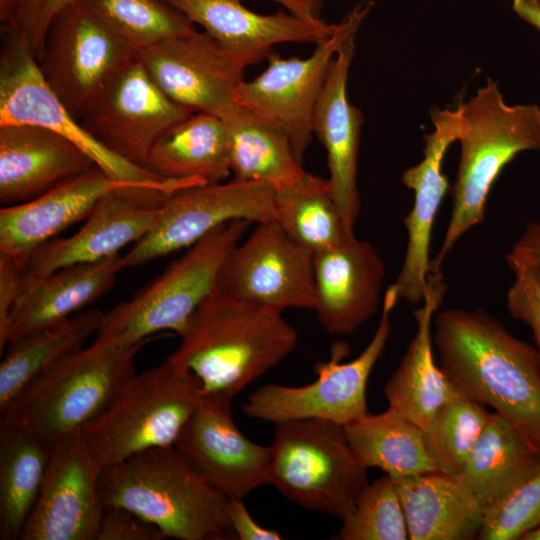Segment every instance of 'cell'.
Wrapping results in <instances>:
<instances>
[{
    "label": "cell",
    "instance_id": "52a82bcc",
    "mask_svg": "<svg viewBox=\"0 0 540 540\" xmlns=\"http://www.w3.org/2000/svg\"><path fill=\"white\" fill-rule=\"evenodd\" d=\"M251 222H227L171 263L133 297L103 314L94 341L130 346L157 338L161 331L180 335L198 306L216 289L219 271Z\"/></svg>",
    "mask_w": 540,
    "mask_h": 540
},
{
    "label": "cell",
    "instance_id": "cb8c5ba5",
    "mask_svg": "<svg viewBox=\"0 0 540 540\" xmlns=\"http://www.w3.org/2000/svg\"><path fill=\"white\" fill-rule=\"evenodd\" d=\"M355 54V35L347 38L332 62L313 117V133L327 153L329 183L347 230L354 233L360 212L357 164L363 115L347 95Z\"/></svg>",
    "mask_w": 540,
    "mask_h": 540
},
{
    "label": "cell",
    "instance_id": "b9f144b4",
    "mask_svg": "<svg viewBox=\"0 0 540 540\" xmlns=\"http://www.w3.org/2000/svg\"><path fill=\"white\" fill-rule=\"evenodd\" d=\"M154 524L123 507H105L95 540H164Z\"/></svg>",
    "mask_w": 540,
    "mask_h": 540
},
{
    "label": "cell",
    "instance_id": "d6a6232c",
    "mask_svg": "<svg viewBox=\"0 0 540 540\" xmlns=\"http://www.w3.org/2000/svg\"><path fill=\"white\" fill-rule=\"evenodd\" d=\"M103 314L96 309L81 311L8 343L0 364V412L32 380L96 334Z\"/></svg>",
    "mask_w": 540,
    "mask_h": 540
},
{
    "label": "cell",
    "instance_id": "d590c367",
    "mask_svg": "<svg viewBox=\"0 0 540 540\" xmlns=\"http://www.w3.org/2000/svg\"><path fill=\"white\" fill-rule=\"evenodd\" d=\"M137 51L195 31L194 24L164 0H84Z\"/></svg>",
    "mask_w": 540,
    "mask_h": 540
},
{
    "label": "cell",
    "instance_id": "74e56055",
    "mask_svg": "<svg viewBox=\"0 0 540 540\" xmlns=\"http://www.w3.org/2000/svg\"><path fill=\"white\" fill-rule=\"evenodd\" d=\"M490 413L485 405L461 390L441 407L432 422L429 439L443 472L458 475Z\"/></svg>",
    "mask_w": 540,
    "mask_h": 540
},
{
    "label": "cell",
    "instance_id": "83f0119b",
    "mask_svg": "<svg viewBox=\"0 0 540 540\" xmlns=\"http://www.w3.org/2000/svg\"><path fill=\"white\" fill-rule=\"evenodd\" d=\"M392 478L409 540L479 539L485 508L458 476L435 471Z\"/></svg>",
    "mask_w": 540,
    "mask_h": 540
},
{
    "label": "cell",
    "instance_id": "681fc988",
    "mask_svg": "<svg viewBox=\"0 0 540 540\" xmlns=\"http://www.w3.org/2000/svg\"><path fill=\"white\" fill-rule=\"evenodd\" d=\"M522 540H540V527L525 535Z\"/></svg>",
    "mask_w": 540,
    "mask_h": 540
},
{
    "label": "cell",
    "instance_id": "f6af8a7d",
    "mask_svg": "<svg viewBox=\"0 0 540 540\" xmlns=\"http://www.w3.org/2000/svg\"><path fill=\"white\" fill-rule=\"evenodd\" d=\"M507 255L540 269V222H529Z\"/></svg>",
    "mask_w": 540,
    "mask_h": 540
},
{
    "label": "cell",
    "instance_id": "ab89813d",
    "mask_svg": "<svg viewBox=\"0 0 540 540\" xmlns=\"http://www.w3.org/2000/svg\"><path fill=\"white\" fill-rule=\"evenodd\" d=\"M514 279L506 294L510 316L527 325L540 353V269L506 255Z\"/></svg>",
    "mask_w": 540,
    "mask_h": 540
},
{
    "label": "cell",
    "instance_id": "484cf974",
    "mask_svg": "<svg viewBox=\"0 0 540 540\" xmlns=\"http://www.w3.org/2000/svg\"><path fill=\"white\" fill-rule=\"evenodd\" d=\"M446 289L442 274L429 275L422 305L413 313L415 334L384 386L388 407L419 426L428 437L438 411L460 390L436 364L433 353V318Z\"/></svg>",
    "mask_w": 540,
    "mask_h": 540
},
{
    "label": "cell",
    "instance_id": "f35d334b",
    "mask_svg": "<svg viewBox=\"0 0 540 540\" xmlns=\"http://www.w3.org/2000/svg\"><path fill=\"white\" fill-rule=\"evenodd\" d=\"M540 527V464L505 498L485 509L480 540H522Z\"/></svg>",
    "mask_w": 540,
    "mask_h": 540
},
{
    "label": "cell",
    "instance_id": "3957f363",
    "mask_svg": "<svg viewBox=\"0 0 540 540\" xmlns=\"http://www.w3.org/2000/svg\"><path fill=\"white\" fill-rule=\"evenodd\" d=\"M99 497L157 526L166 538L235 540L227 497L215 489L175 446L137 453L102 470Z\"/></svg>",
    "mask_w": 540,
    "mask_h": 540
},
{
    "label": "cell",
    "instance_id": "c3c4849f",
    "mask_svg": "<svg viewBox=\"0 0 540 540\" xmlns=\"http://www.w3.org/2000/svg\"><path fill=\"white\" fill-rule=\"evenodd\" d=\"M16 0H0V21L3 24L9 22Z\"/></svg>",
    "mask_w": 540,
    "mask_h": 540
},
{
    "label": "cell",
    "instance_id": "ee69618b",
    "mask_svg": "<svg viewBox=\"0 0 540 540\" xmlns=\"http://www.w3.org/2000/svg\"><path fill=\"white\" fill-rule=\"evenodd\" d=\"M226 515L239 540H280L282 537L276 530L259 525L250 515L243 499H227Z\"/></svg>",
    "mask_w": 540,
    "mask_h": 540
},
{
    "label": "cell",
    "instance_id": "8d00e7d4",
    "mask_svg": "<svg viewBox=\"0 0 540 540\" xmlns=\"http://www.w3.org/2000/svg\"><path fill=\"white\" fill-rule=\"evenodd\" d=\"M338 540H409L394 480L385 474L368 483L353 511L341 521Z\"/></svg>",
    "mask_w": 540,
    "mask_h": 540
},
{
    "label": "cell",
    "instance_id": "9c48e42d",
    "mask_svg": "<svg viewBox=\"0 0 540 540\" xmlns=\"http://www.w3.org/2000/svg\"><path fill=\"white\" fill-rule=\"evenodd\" d=\"M36 125L76 144L109 177L174 192L192 185L187 179H164L114 154L91 136L44 79L25 36L2 24L0 49V125Z\"/></svg>",
    "mask_w": 540,
    "mask_h": 540
},
{
    "label": "cell",
    "instance_id": "8992f818",
    "mask_svg": "<svg viewBox=\"0 0 540 540\" xmlns=\"http://www.w3.org/2000/svg\"><path fill=\"white\" fill-rule=\"evenodd\" d=\"M202 399L195 377L167 357L132 374L81 432L104 469L151 448L174 446Z\"/></svg>",
    "mask_w": 540,
    "mask_h": 540
},
{
    "label": "cell",
    "instance_id": "f546056e",
    "mask_svg": "<svg viewBox=\"0 0 540 540\" xmlns=\"http://www.w3.org/2000/svg\"><path fill=\"white\" fill-rule=\"evenodd\" d=\"M53 443L15 418L0 417V538L17 540L38 497Z\"/></svg>",
    "mask_w": 540,
    "mask_h": 540
},
{
    "label": "cell",
    "instance_id": "7a4b0ae2",
    "mask_svg": "<svg viewBox=\"0 0 540 540\" xmlns=\"http://www.w3.org/2000/svg\"><path fill=\"white\" fill-rule=\"evenodd\" d=\"M168 358L191 373L206 399L233 401L295 349L298 334L282 312L218 290L195 310Z\"/></svg>",
    "mask_w": 540,
    "mask_h": 540
},
{
    "label": "cell",
    "instance_id": "bcb514c9",
    "mask_svg": "<svg viewBox=\"0 0 540 540\" xmlns=\"http://www.w3.org/2000/svg\"><path fill=\"white\" fill-rule=\"evenodd\" d=\"M245 1V0H238ZM280 4L283 9L302 17H318L324 0H267Z\"/></svg>",
    "mask_w": 540,
    "mask_h": 540
},
{
    "label": "cell",
    "instance_id": "44dd1931",
    "mask_svg": "<svg viewBox=\"0 0 540 540\" xmlns=\"http://www.w3.org/2000/svg\"><path fill=\"white\" fill-rule=\"evenodd\" d=\"M385 263L368 241L348 237L314 254V312L329 335H352L378 311Z\"/></svg>",
    "mask_w": 540,
    "mask_h": 540
},
{
    "label": "cell",
    "instance_id": "ffe728a7",
    "mask_svg": "<svg viewBox=\"0 0 540 540\" xmlns=\"http://www.w3.org/2000/svg\"><path fill=\"white\" fill-rule=\"evenodd\" d=\"M431 119L433 130L424 136L423 159L402 175V183L414 192V204L403 219L407 247L393 284L398 299L412 305L422 303L430 275L433 225L448 190V180L442 171L444 155L463 129L459 107L454 110L433 108Z\"/></svg>",
    "mask_w": 540,
    "mask_h": 540
},
{
    "label": "cell",
    "instance_id": "60d3db41",
    "mask_svg": "<svg viewBox=\"0 0 540 540\" xmlns=\"http://www.w3.org/2000/svg\"><path fill=\"white\" fill-rule=\"evenodd\" d=\"M73 1L76 0H16L11 18L6 24L14 26L25 36L39 61L52 19Z\"/></svg>",
    "mask_w": 540,
    "mask_h": 540
},
{
    "label": "cell",
    "instance_id": "7402d4cb",
    "mask_svg": "<svg viewBox=\"0 0 540 540\" xmlns=\"http://www.w3.org/2000/svg\"><path fill=\"white\" fill-rule=\"evenodd\" d=\"M204 28L223 49L246 67L267 59L281 43H314L327 39L337 28L318 17H302L279 10L262 15L238 0H164Z\"/></svg>",
    "mask_w": 540,
    "mask_h": 540
},
{
    "label": "cell",
    "instance_id": "277c9868",
    "mask_svg": "<svg viewBox=\"0 0 540 540\" xmlns=\"http://www.w3.org/2000/svg\"><path fill=\"white\" fill-rule=\"evenodd\" d=\"M463 129L460 160L452 188V211L441 247L431 259L430 274L441 267L459 239L483 222L490 189L518 154L540 151V107L510 105L497 83L488 79L475 95L459 106Z\"/></svg>",
    "mask_w": 540,
    "mask_h": 540
},
{
    "label": "cell",
    "instance_id": "5b68a950",
    "mask_svg": "<svg viewBox=\"0 0 540 540\" xmlns=\"http://www.w3.org/2000/svg\"><path fill=\"white\" fill-rule=\"evenodd\" d=\"M155 339L82 346L32 380L1 415L22 421L51 443L81 430L135 373L137 354Z\"/></svg>",
    "mask_w": 540,
    "mask_h": 540
},
{
    "label": "cell",
    "instance_id": "d4e9b609",
    "mask_svg": "<svg viewBox=\"0 0 540 540\" xmlns=\"http://www.w3.org/2000/svg\"><path fill=\"white\" fill-rule=\"evenodd\" d=\"M96 166L76 144L29 124L0 125V202L23 203Z\"/></svg>",
    "mask_w": 540,
    "mask_h": 540
},
{
    "label": "cell",
    "instance_id": "4fadbf2b",
    "mask_svg": "<svg viewBox=\"0 0 540 540\" xmlns=\"http://www.w3.org/2000/svg\"><path fill=\"white\" fill-rule=\"evenodd\" d=\"M274 189L232 179L199 184L166 196L153 229L122 255L124 269L189 248L217 227L233 221L275 220Z\"/></svg>",
    "mask_w": 540,
    "mask_h": 540
},
{
    "label": "cell",
    "instance_id": "1f68e13d",
    "mask_svg": "<svg viewBox=\"0 0 540 540\" xmlns=\"http://www.w3.org/2000/svg\"><path fill=\"white\" fill-rule=\"evenodd\" d=\"M344 430L367 468H379L391 477L442 471L425 431L390 407L379 414L368 413Z\"/></svg>",
    "mask_w": 540,
    "mask_h": 540
},
{
    "label": "cell",
    "instance_id": "603a6c76",
    "mask_svg": "<svg viewBox=\"0 0 540 540\" xmlns=\"http://www.w3.org/2000/svg\"><path fill=\"white\" fill-rule=\"evenodd\" d=\"M126 187L145 186L117 181L94 166L37 198L3 206L0 209V253L21 265L39 246L86 219L104 195Z\"/></svg>",
    "mask_w": 540,
    "mask_h": 540
},
{
    "label": "cell",
    "instance_id": "e575fe53",
    "mask_svg": "<svg viewBox=\"0 0 540 540\" xmlns=\"http://www.w3.org/2000/svg\"><path fill=\"white\" fill-rule=\"evenodd\" d=\"M273 203L278 224L313 254L354 236L344 224L328 179L305 171L291 184L274 190Z\"/></svg>",
    "mask_w": 540,
    "mask_h": 540
},
{
    "label": "cell",
    "instance_id": "7c38bea8",
    "mask_svg": "<svg viewBox=\"0 0 540 540\" xmlns=\"http://www.w3.org/2000/svg\"><path fill=\"white\" fill-rule=\"evenodd\" d=\"M137 56L86 1L76 0L52 19L38 63L48 85L80 121L104 83Z\"/></svg>",
    "mask_w": 540,
    "mask_h": 540
},
{
    "label": "cell",
    "instance_id": "e0dca14e",
    "mask_svg": "<svg viewBox=\"0 0 540 540\" xmlns=\"http://www.w3.org/2000/svg\"><path fill=\"white\" fill-rule=\"evenodd\" d=\"M103 467L81 430L53 443L48 467L20 540H95L104 506Z\"/></svg>",
    "mask_w": 540,
    "mask_h": 540
},
{
    "label": "cell",
    "instance_id": "ac0fdd59",
    "mask_svg": "<svg viewBox=\"0 0 540 540\" xmlns=\"http://www.w3.org/2000/svg\"><path fill=\"white\" fill-rule=\"evenodd\" d=\"M137 57L177 104L222 120L239 108L236 93L246 66L206 32L161 41L138 51Z\"/></svg>",
    "mask_w": 540,
    "mask_h": 540
},
{
    "label": "cell",
    "instance_id": "9a60e30c",
    "mask_svg": "<svg viewBox=\"0 0 540 540\" xmlns=\"http://www.w3.org/2000/svg\"><path fill=\"white\" fill-rule=\"evenodd\" d=\"M193 113L171 100L137 57L104 83L80 123L105 148L145 168L156 139Z\"/></svg>",
    "mask_w": 540,
    "mask_h": 540
},
{
    "label": "cell",
    "instance_id": "7dc6e473",
    "mask_svg": "<svg viewBox=\"0 0 540 540\" xmlns=\"http://www.w3.org/2000/svg\"><path fill=\"white\" fill-rule=\"evenodd\" d=\"M513 11L540 31V0H512Z\"/></svg>",
    "mask_w": 540,
    "mask_h": 540
},
{
    "label": "cell",
    "instance_id": "6da1fadb",
    "mask_svg": "<svg viewBox=\"0 0 540 540\" xmlns=\"http://www.w3.org/2000/svg\"><path fill=\"white\" fill-rule=\"evenodd\" d=\"M439 366L465 394L506 419L540 453V353L482 309L436 312Z\"/></svg>",
    "mask_w": 540,
    "mask_h": 540
},
{
    "label": "cell",
    "instance_id": "8fae6325",
    "mask_svg": "<svg viewBox=\"0 0 540 540\" xmlns=\"http://www.w3.org/2000/svg\"><path fill=\"white\" fill-rule=\"evenodd\" d=\"M372 6V1L356 4L307 58H282L272 52L266 69L238 86L237 104L281 130L301 163L314 135L315 107L330 63L343 42L356 35Z\"/></svg>",
    "mask_w": 540,
    "mask_h": 540
},
{
    "label": "cell",
    "instance_id": "7bdbcfd3",
    "mask_svg": "<svg viewBox=\"0 0 540 540\" xmlns=\"http://www.w3.org/2000/svg\"><path fill=\"white\" fill-rule=\"evenodd\" d=\"M22 293V276L19 264L0 253V351L7 345L8 325L13 310Z\"/></svg>",
    "mask_w": 540,
    "mask_h": 540
},
{
    "label": "cell",
    "instance_id": "4dcf8cb0",
    "mask_svg": "<svg viewBox=\"0 0 540 540\" xmlns=\"http://www.w3.org/2000/svg\"><path fill=\"white\" fill-rule=\"evenodd\" d=\"M539 464L540 453L506 419L491 412L457 476L486 509L505 498Z\"/></svg>",
    "mask_w": 540,
    "mask_h": 540
},
{
    "label": "cell",
    "instance_id": "f1b7e54d",
    "mask_svg": "<svg viewBox=\"0 0 540 540\" xmlns=\"http://www.w3.org/2000/svg\"><path fill=\"white\" fill-rule=\"evenodd\" d=\"M145 168L164 179L223 182L231 175L226 123L208 113L191 114L156 139Z\"/></svg>",
    "mask_w": 540,
    "mask_h": 540
},
{
    "label": "cell",
    "instance_id": "30bf717a",
    "mask_svg": "<svg viewBox=\"0 0 540 540\" xmlns=\"http://www.w3.org/2000/svg\"><path fill=\"white\" fill-rule=\"evenodd\" d=\"M398 301L392 284L384 293L379 324L368 345L356 358L341 362L348 349L342 343L336 344L329 361L315 365V381L302 386L272 383L260 386L242 405L243 414L273 424L318 419L341 426L364 417L369 413L367 383L390 337L391 313Z\"/></svg>",
    "mask_w": 540,
    "mask_h": 540
},
{
    "label": "cell",
    "instance_id": "4316f807",
    "mask_svg": "<svg viewBox=\"0 0 540 540\" xmlns=\"http://www.w3.org/2000/svg\"><path fill=\"white\" fill-rule=\"evenodd\" d=\"M124 269L122 255L70 265L26 283L11 315L7 344L58 324L106 294Z\"/></svg>",
    "mask_w": 540,
    "mask_h": 540
},
{
    "label": "cell",
    "instance_id": "d6986e66",
    "mask_svg": "<svg viewBox=\"0 0 540 540\" xmlns=\"http://www.w3.org/2000/svg\"><path fill=\"white\" fill-rule=\"evenodd\" d=\"M231 404L203 398L174 446L224 496L244 499L268 484L270 447L253 442L239 430Z\"/></svg>",
    "mask_w": 540,
    "mask_h": 540
},
{
    "label": "cell",
    "instance_id": "836d02e7",
    "mask_svg": "<svg viewBox=\"0 0 540 540\" xmlns=\"http://www.w3.org/2000/svg\"><path fill=\"white\" fill-rule=\"evenodd\" d=\"M223 121L228 130L233 179L263 183L277 190L305 172L289 138L275 126L240 106Z\"/></svg>",
    "mask_w": 540,
    "mask_h": 540
},
{
    "label": "cell",
    "instance_id": "ba28073f",
    "mask_svg": "<svg viewBox=\"0 0 540 540\" xmlns=\"http://www.w3.org/2000/svg\"><path fill=\"white\" fill-rule=\"evenodd\" d=\"M274 426L268 484L298 506L344 520L369 483L344 426L318 419Z\"/></svg>",
    "mask_w": 540,
    "mask_h": 540
},
{
    "label": "cell",
    "instance_id": "5bb4252c",
    "mask_svg": "<svg viewBox=\"0 0 540 540\" xmlns=\"http://www.w3.org/2000/svg\"><path fill=\"white\" fill-rule=\"evenodd\" d=\"M216 290L271 308L316 307L314 254L294 241L276 220L257 224L224 261Z\"/></svg>",
    "mask_w": 540,
    "mask_h": 540
},
{
    "label": "cell",
    "instance_id": "2e32d148",
    "mask_svg": "<svg viewBox=\"0 0 540 540\" xmlns=\"http://www.w3.org/2000/svg\"><path fill=\"white\" fill-rule=\"evenodd\" d=\"M170 193L147 187L107 193L76 233L45 242L19 265L22 285L70 265L118 255L122 248L137 243L153 229L160 206Z\"/></svg>",
    "mask_w": 540,
    "mask_h": 540
}]
</instances>
